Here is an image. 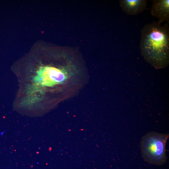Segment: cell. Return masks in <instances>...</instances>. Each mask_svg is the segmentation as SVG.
<instances>
[{"label":"cell","mask_w":169,"mask_h":169,"mask_svg":"<svg viewBox=\"0 0 169 169\" xmlns=\"http://www.w3.org/2000/svg\"><path fill=\"white\" fill-rule=\"evenodd\" d=\"M168 23L158 22L145 25L141 31L140 49L142 55L156 69L167 66L169 61V29Z\"/></svg>","instance_id":"cell-1"},{"label":"cell","mask_w":169,"mask_h":169,"mask_svg":"<svg viewBox=\"0 0 169 169\" xmlns=\"http://www.w3.org/2000/svg\"><path fill=\"white\" fill-rule=\"evenodd\" d=\"M146 0H120V5L125 13L135 15L144 11L146 8Z\"/></svg>","instance_id":"cell-4"},{"label":"cell","mask_w":169,"mask_h":169,"mask_svg":"<svg viewBox=\"0 0 169 169\" xmlns=\"http://www.w3.org/2000/svg\"><path fill=\"white\" fill-rule=\"evenodd\" d=\"M169 136L167 134L151 132L143 136L140 147L142 156L146 162L157 166L166 162V146Z\"/></svg>","instance_id":"cell-2"},{"label":"cell","mask_w":169,"mask_h":169,"mask_svg":"<svg viewBox=\"0 0 169 169\" xmlns=\"http://www.w3.org/2000/svg\"><path fill=\"white\" fill-rule=\"evenodd\" d=\"M151 13L152 16L156 17L157 22L161 23L166 21L169 22V0H154L152 5Z\"/></svg>","instance_id":"cell-3"}]
</instances>
